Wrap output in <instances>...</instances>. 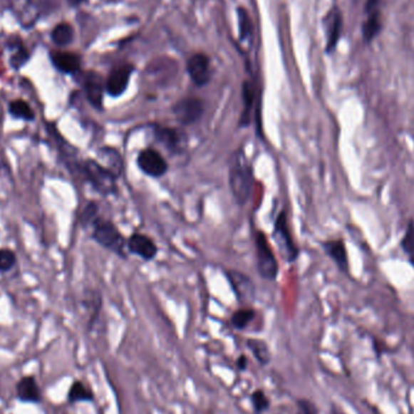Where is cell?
<instances>
[{"instance_id":"6da1fadb","label":"cell","mask_w":414,"mask_h":414,"mask_svg":"<svg viewBox=\"0 0 414 414\" xmlns=\"http://www.w3.org/2000/svg\"><path fill=\"white\" fill-rule=\"evenodd\" d=\"M228 182L234 200L239 206L249 202L254 192V170L242 149L235 150L228 162Z\"/></svg>"},{"instance_id":"7a4b0ae2","label":"cell","mask_w":414,"mask_h":414,"mask_svg":"<svg viewBox=\"0 0 414 414\" xmlns=\"http://www.w3.org/2000/svg\"><path fill=\"white\" fill-rule=\"evenodd\" d=\"M91 227H93V239L98 245L117 254L118 257H126L128 242L125 240L120 230L118 229L112 222L98 217Z\"/></svg>"},{"instance_id":"3957f363","label":"cell","mask_w":414,"mask_h":414,"mask_svg":"<svg viewBox=\"0 0 414 414\" xmlns=\"http://www.w3.org/2000/svg\"><path fill=\"white\" fill-rule=\"evenodd\" d=\"M81 172L93 190L102 195L117 193L118 178L97 160H86L81 164Z\"/></svg>"},{"instance_id":"277c9868","label":"cell","mask_w":414,"mask_h":414,"mask_svg":"<svg viewBox=\"0 0 414 414\" xmlns=\"http://www.w3.org/2000/svg\"><path fill=\"white\" fill-rule=\"evenodd\" d=\"M254 247H256V263L257 271L261 278L268 281H275L279 275L278 259L275 257L269 240L262 232H257L254 237Z\"/></svg>"},{"instance_id":"5b68a950","label":"cell","mask_w":414,"mask_h":414,"mask_svg":"<svg viewBox=\"0 0 414 414\" xmlns=\"http://www.w3.org/2000/svg\"><path fill=\"white\" fill-rule=\"evenodd\" d=\"M273 239L282 259H285L287 263H294L297 261L299 257V249L294 244L285 211L279 213L278 217L275 219Z\"/></svg>"},{"instance_id":"8992f818","label":"cell","mask_w":414,"mask_h":414,"mask_svg":"<svg viewBox=\"0 0 414 414\" xmlns=\"http://www.w3.org/2000/svg\"><path fill=\"white\" fill-rule=\"evenodd\" d=\"M204 112L205 105L197 97H185L176 102L172 107L173 115L182 125L195 124L200 120Z\"/></svg>"},{"instance_id":"52a82bcc","label":"cell","mask_w":414,"mask_h":414,"mask_svg":"<svg viewBox=\"0 0 414 414\" xmlns=\"http://www.w3.org/2000/svg\"><path fill=\"white\" fill-rule=\"evenodd\" d=\"M137 166L149 177L160 178L169 171V165L159 152L145 148L137 157Z\"/></svg>"},{"instance_id":"ba28073f","label":"cell","mask_w":414,"mask_h":414,"mask_svg":"<svg viewBox=\"0 0 414 414\" xmlns=\"http://www.w3.org/2000/svg\"><path fill=\"white\" fill-rule=\"evenodd\" d=\"M326 53H333L343 33V14L341 9L333 6L325 17Z\"/></svg>"},{"instance_id":"9c48e42d","label":"cell","mask_w":414,"mask_h":414,"mask_svg":"<svg viewBox=\"0 0 414 414\" xmlns=\"http://www.w3.org/2000/svg\"><path fill=\"white\" fill-rule=\"evenodd\" d=\"M9 8L24 29H32L39 20V8L34 0H9Z\"/></svg>"},{"instance_id":"30bf717a","label":"cell","mask_w":414,"mask_h":414,"mask_svg":"<svg viewBox=\"0 0 414 414\" xmlns=\"http://www.w3.org/2000/svg\"><path fill=\"white\" fill-rule=\"evenodd\" d=\"M225 275L239 302L249 303L254 301L256 287L247 275L237 270H228L225 271Z\"/></svg>"},{"instance_id":"8fae6325","label":"cell","mask_w":414,"mask_h":414,"mask_svg":"<svg viewBox=\"0 0 414 414\" xmlns=\"http://www.w3.org/2000/svg\"><path fill=\"white\" fill-rule=\"evenodd\" d=\"M187 72L197 86H205L211 79V62L205 53H195L187 62Z\"/></svg>"},{"instance_id":"7c38bea8","label":"cell","mask_w":414,"mask_h":414,"mask_svg":"<svg viewBox=\"0 0 414 414\" xmlns=\"http://www.w3.org/2000/svg\"><path fill=\"white\" fill-rule=\"evenodd\" d=\"M133 72V67L130 65L119 66L113 69L108 79L105 81V91L109 96L119 97L126 91Z\"/></svg>"},{"instance_id":"4fadbf2b","label":"cell","mask_w":414,"mask_h":414,"mask_svg":"<svg viewBox=\"0 0 414 414\" xmlns=\"http://www.w3.org/2000/svg\"><path fill=\"white\" fill-rule=\"evenodd\" d=\"M154 136L157 143H160L171 153H181L187 143L185 133L173 128L157 126V129L154 130Z\"/></svg>"},{"instance_id":"5bb4252c","label":"cell","mask_w":414,"mask_h":414,"mask_svg":"<svg viewBox=\"0 0 414 414\" xmlns=\"http://www.w3.org/2000/svg\"><path fill=\"white\" fill-rule=\"evenodd\" d=\"M85 95L88 97V101L96 109H102L103 107V95L105 91V81L102 76L96 72H89L84 77Z\"/></svg>"},{"instance_id":"9a60e30c","label":"cell","mask_w":414,"mask_h":414,"mask_svg":"<svg viewBox=\"0 0 414 414\" xmlns=\"http://www.w3.org/2000/svg\"><path fill=\"white\" fill-rule=\"evenodd\" d=\"M322 249L327 254V257H330L334 262V264L337 266L341 273L349 275V258H348L346 242H343L342 239H334V240L322 242Z\"/></svg>"},{"instance_id":"2e32d148","label":"cell","mask_w":414,"mask_h":414,"mask_svg":"<svg viewBox=\"0 0 414 414\" xmlns=\"http://www.w3.org/2000/svg\"><path fill=\"white\" fill-rule=\"evenodd\" d=\"M128 251L145 261H152L157 254L155 242L145 234L135 233L128 240Z\"/></svg>"},{"instance_id":"e0dca14e","label":"cell","mask_w":414,"mask_h":414,"mask_svg":"<svg viewBox=\"0 0 414 414\" xmlns=\"http://www.w3.org/2000/svg\"><path fill=\"white\" fill-rule=\"evenodd\" d=\"M50 58H51L53 67L65 74H74L79 72L81 67V58L77 53L55 50L50 53Z\"/></svg>"},{"instance_id":"ac0fdd59","label":"cell","mask_w":414,"mask_h":414,"mask_svg":"<svg viewBox=\"0 0 414 414\" xmlns=\"http://www.w3.org/2000/svg\"><path fill=\"white\" fill-rule=\"evenodd\" d=\"M16 396L21 403H39L41 401V386L32 376H24L17 382Z\"/></svg>"},{"instance_id":"d6986e66","label":"cell","mask_w":414,"mask_h":414,"mask_svg":"<svg viewBox=\"0 0 414 414\" xmlns=\"http://www.w3.org/2000/svg\"><path fill=\"white\" fill-rule=\"evenodd\" d=\"M362 24V41L365 44H371L383 31V16L381 10L368 12Z\"/></svg>"},{"instance_id":"ffe728a7","label":"cell","mask_w":414,"mask_h":414,"mask_svg":"<svg viewBox=\"0 0 414 414\" xmlns=\"http://www.w3.org/2000/svg\"><path fill=\"white\" fill-rule=\"evenodd\" d=\"M98 159H100L98 162L109 170L115 177H120L121 173L124 171V160L117 149L103 147L98 150Z\"/></svg>"},{"instance_id":"44dd1931","label":"cell","mask_w":414,"mask_h":414,"mask_svg":"<svg viewBox=\"0 0 414 414\" xmlns=\"http://www.w3.org/2000/svg\"><path fill=\"white\" fill-rule=\"evenodd\" d=\"M246 346L254 355V358L257 360L261 366H268L271 362V353H270L269 346L266 342L258 339V338H249L246 341Z\"/></svg>"},{"instance_id":"7402d4cb","label":"cell","mask_w":414,"mask_h":414,"mask_svg":"<svg viewBox=\"0 0 414 414\" xmlns=\"http://www.w3.org/2000/svg\"><path fill=\"white\" fill-rule=\"evenodd\" d=\"M67 398L71 403H93L95 400V395L85 383L81 382V381H74L69 388Z\"/></svg>"},{"instance_id":"603a6c76","label":"cell","mask_w":414,"mask_h":414,"mask_svg":"<svg viewBox=\"0 0 414 414\" xmlns=\"http://www.w3.org/2000/svg\"><path fill=\"white\" fill-rule=\"evenodd\" d=\"M8 48L11 51L10 56V65L14 69H20L24 67L29 60V53L24 48L20 39H10L8 41Z\"/></svg>"},{"instance_id":"cb8c5ba5","label":"cell","mask_w":414,"mask_h":414,"mask_svg":"<svg viewBox=\"0 0 414 414\" xmlns=\"http://www.w3.org/2000/svg\"><path fill=\"white\" fill-rule=\"evenodd\" d=\"M254 86L251 84L249 81L244 83V88H242V98H244V110H242V115L240 118V126H246L249 124V114L251 110L254 108Z\"/></svg>"},{"instance_id":"d4e9b609","label":"cell","mask_w":414,"mask_h":414,"mask_svg":"<svg viewBox=\"0 0 414 414\" xmlns=\"http://www.w3.org/2000/svg\"><path fill=\"white\" fill-rule=\"evenodd\" d=\"M51 39L57 46H67L71 44L74 39V29L72 24L67 22L56 24L51 32Z\"/></svg>"},{"instance_id":"484cf974","label":"cell","mask_w":414,"mask_h":414,"mask_svg":"<svg viewBox=\"0 0 414 414\" xmlns=\"http://www.w3.org/2000/svg\"><path fill=\"white\" fill-rule=\"evenodd\" d=\"M9 113L15 119H22L26 121H33L36 119V114L32 107L24 100H14L9 103Z\"/></svg>"},{"instance_id":"4316f807","label":"cell","mask_w":414,"mask_h":414,"mask_svg":"<svg viewBox=\"0 0 414 414\" xmlns=\"http://www.w3.org/2000/svg\"><path fill=\"white\" fill-rule=\"evenodd\" d=\"M254 318H256V311L252 308H242L232 315L230 324L235 330L242 331L254 321Z\"/></svg>"},{"instance_id":"83f0119b","label":"cell","mask_w":414,"mask_h":414,"mask_svg":"<svg viewBox=\"0 0 414 414\" xmlns=\"http://www.w3.org/2000/svg\"><path fill=\"white\" fill-rule=\"evenodd\" d=\"M249 403L251 406L254 408V412L256 414H263L266 410H269L270 398L268 395L264 393L263 389H256L249 395Z\"/></svg>"},{"instance_id":"f1b7e54d","label":"cell","mask_w":414,"mask_h":414,"mask_svg":"<svg viewBox=\"0 0 414 414\" xmlns=\"http://www.w3.org/2000/svg\"><path fill=\"white\" fill-rule=\"evenodd\" d=\"M237 26H239L240 39L242 41L249 39L251 33H252V21L249 19V12L246 11L244 8L237 10Z\"/></svg>"},{"instance_id":"f546056e","label":"cell","mask_w":414,"mask_h":414,"mask_svg":"<svg viewBox=\"0 0 414 414\" xmlns=\"http://www.w3.org/2000/svg\"><path fill=\"white\" fill-rule=\"evenodd\" d=\"M16 254L9 249H0V273L12 269L16 264Z\"/></svg>"},{"instance_id":"4dcf8cb0","label":"cell","mask_w":414,"mask_h":414,"mask_svg":"<svg viewBox=\"0 0 414 414\" xmlns=\"http://www.w3.org/2000/svg\"><path fill=\"white\" fill-rule=\"evenodd\" d=\"M400 246L406 254L414 249V219L407 222L406 232L400 242Z\"/></svg>"},{"instance_id":"1f68e13d","label":"cell","mask_w":414,"mask_h":414,"mask_svg":"<svg viewBox=\"0 0 414 414\" xmlns=\"http://www.w3.org/2000/svg\"><path fill=\"white\" fill-rule=\"evenodd\" d=\"M98 218V206L96 202H89L85 206L84 211L81 213V221L84 227L93 225V222Z\"/></svg>"},{"instance_id":"d6a6232c","label":"cell","mask_w":414,"mask_h":414,"mask_svg":"<svg viewBox=\"0 0 414 414\" xmlns=\"http://www.w3.org/2000/svg\"><path fill=\"white\" fill-rule=\"evenodd\" d=\"M297 407L299 414H320L316 406L310 400H306V398L297 400Z\"/></svg>"},{"instance_id":"836d02e7","label":"cell","mask_w":414,"mask_h":414,"mask_svg":"<svg viewBox=\"0 0 414 414\" xmlns=\"http://www.w3.org/2000/svg\"><path fill=\"white\" fill-rule=\"evenodd\" d=\"M383 0H366L365 1V14L368 12L376 11V10H381V5H382Z\"/></svg>"},{"instance_id":"e575fe53","label":"cell","mask_w":414,"mask_h":414,"mask_svg":"<svg viewBox=\"0 0 414 414\" xmlns=\"http://www.w3.org/2000/svg\"><path fill=\"white\" fill-rule=\"evenodd\" d=\"M249 367V358L246 355L242 354L237 360V368L239 372H245Z\"/></svg>"},{"instance_id":"d590c367","label":"cell","mask_w":414,"mask_h":414,"mask_svg":"<svg viewBox=\"0 0 414 414\" xmlns=\"http://www.w3.org/2000/svg\"><path fill=\"white\" fill-rule=\"evenodd\" d=\"M85 1L86 0H68L69 5H72V6H79V5L83 4Z\"/></svg>"},{"instance_id":"8d00e7d4","label":"cell","mask_w":414,"mask_h":414,"mask_svg":"<svg viewBox=\"0 0 414 414\" xmlns=\"http://www.w3.org/2000/svg\"><path fill=\"white\" fill-rule=\"evenodd\" d=\"M407 257H408V261H410V264L414 268V249L410 251V254H407Z\"/></svg>"}]
</instances>
